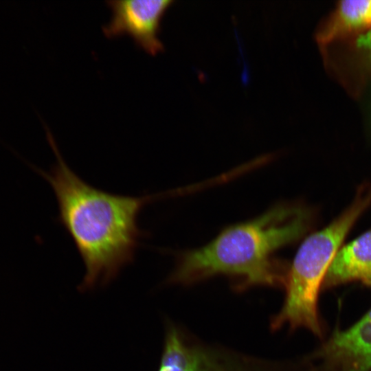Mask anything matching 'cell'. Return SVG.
<instances>
[{"instance_id": "6da1fadb", "label": "cell", "mask_w": 371, "mask_h": 371, "mask_svg": "<svg viewBox=\"0 0 371 371\" xmlns=\"http://www.w3.org/2000/svg\"><path fill=\"white\" fill-rule=\"evenodd\" d=\"M45 129L56 161L49 172L35 169L53 189L58 220L83 261L85 274L80 289L106 284L134 261L139 242L146 235L137 223L142 210L173 192L131 196L95 188L68 166L50 131Z\"/></svg>"}, {"instance_id": "7a4b0ae2", "label": "cell", "mask_w": 371, "mask_h": 371, "mask_svg": "<svg viewBox=\"0 0 371 371\" xmlns=\"http://www.w3.org/2000/svg\"><path fill=\"white\" fill-rule=\"evenodd\" d=\"M307 223L308 214L300 206L277 204L254 219L227 227L206 245L178 254L168 282L190 284L223 275L240 290L284 286L288 270L272 255L300 237Z\"/></svg>"}, {"instance_id": "3957f363", "label": "cell", "mask_w": 371, "mask_h": 371, "mask_svg": "<svg viewBox=\"0 0 371 371\" xmlns=\"http://www.w3.org/2000/svg\"><path fill=\"white\" fill-rule=\"evenodd\" d=\"M371 202V190L360 194L355 202L326 228L312 234L301 244L286 273L285 298L273 316L272 330L287 326L304 328L322 335L317 312L319 289L342 240L352 224Z\"/></svg>"}, {"instance_id": "277c9868", "label": "cell", "mask_w": 371, "mask_h": 371, "mask_svg": "<svg viewBox=\"0 0 371 371\" xmlns=\"http://www.w3.org/2000/svg\"><path fill=\"white\" fill-rule=\"evenodd\" d=\"M288 368L282 363L204 344L169 324L158 371H289Z\"/></svg>"}, {"instance_id": "5b68a950", "label": "cell", "mask_w": 371, "mask_h": 371, "mask_svg": "<svg viewBox=\"0 0 371 371\" xmlns=\"http://www.w3.org/2000/svg\"><path fill=\"white\" fill-rule=\"evenodd\" d=\"M106 3L112 16L103 26L109 38L129 35L137 45L155 55L164 49L159 34L162 18L171 0H110Z\"/></svg>"}, {"instance_id": "8992f818", "label": "cell", "mask_w": 371, "mask_h": 371, "mask_svg": "<svg viewBox=\"0 0 371 371\" xmlns=\"http://www.w3.org/2000/svg\"><path fill=\"white\" fill-rule=\"evenodd\" d=\"M313 357L322 371H370L371 308L350 328L335 331Z\"/></svg>"}, {"instance_id": "52a82bcc", "label": "cell", "mask_w": 371, "mask_h": 371, "mask_svg": "<svg viewBox=\"0 0 371 371\" xmlns=\"http://www.w3.org/2000/svg\"><path fill=\"white\" fill-rule=\"evenodd\" d=\"M352 280L371 286V229L337 251L324 282L333 286Z\"/></svg>"}, {"instance_id": "ba28073f", "label": "cell", "mask_w": 371, "mask_h": 371, "mask_svg": "<svg viewBox=\"0 0 371 371\" xmlns=\"http://www.w3.org/2000/svg\"><path fill=\"white\" fill-rule=\"evenodd\" d=\"M371 26V0L341 1L330 27L322 35L327 41L344 31Z\"/></svg>"}, {"instance_id": "9c48e42d", "label": "cell", "mask_w": 371, "mask_h": 371, "mask_svg": "<svg viewBox=\"0 0 371 371\" xmlns=\"http://www.w3.org/2000/svg\"><path fill=\"white\" fill-rule=\"evenodd\" d=\"M357 44L359 47L366 49L371 55V27L357 38Z\"/></svg>"}]
</instances>
